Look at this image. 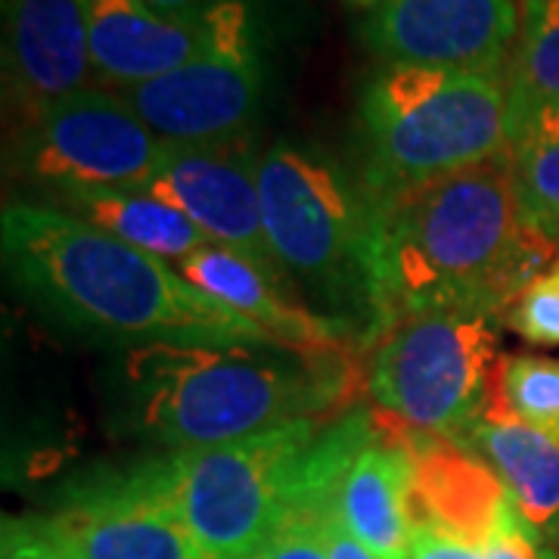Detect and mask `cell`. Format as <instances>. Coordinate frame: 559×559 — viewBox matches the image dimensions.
<instances>
[{
  "mask_svg": "<svg viewBox=\"0 0 559 559\" xmlns=\"http://www.w3.org/2000/svg\"><path fill=\"white\" fill-rule=\"evenodd\" d=\"M355 3H385V0H355Z\"/></svg>",
  "mask_w": 559,
  "mask_h": 559,
  "instance_id": "obj_30",
  "label": "cell"
},
{
  "mask_svg": "<svg viewBox=\"0 0 559 559\" xmlns=\"http://www.w3.org/2000/svg\"><path fill=\"white\" fill-rule=\"evenodd\" d=\"M513 333L532 345H559V264L554 261L538 277L528 280L503 308Z\"/></svg>",
  "mask_w": 559,
  "mask_h": 559,
  "instance_id": "obj_23",
  "label": "cell"
},
{
  "mask_svg": "<svg viewBox=\"0 0 559 559\" xmlns=\"http://www.w3.org/2000/svg\"><path fill=\"white\" fill-rule=\"evenodd\" d=\"M370 197L510 156V75L385 62L358 103Z\"/></svg>",
  "mask_w": 559,
  "mask_h": 559,
  "instance_id": "obj_4",
  "label": "cell"
},
{
  "mask_svg": "<svg viewBox=\"0 0 559 559\" xmlns=\"http://www.w3.org/2000/svg\"><path fill=\"white\" fill-rule=\"evenodd\" d=\"M171 156L121 100L97 87H84L28 121L20 143V162L28 178L57 197L81 190H146Z\"/></svg>",
  "mask_w": 559,
  "mask_h": 559,
  "instance_id": "obj_9",
  "label": "cell"
},
{
  "mask_svg": "<svg viewBox=\"0 0 559 559\" xmlns=\"http://www.w3.org/2000/svg\"><path fill=\"white\" fill-rule=\"evenodd\" d=\"M3 72L28 121L81 94L94 75L84 0H3Z\"/></svg>",
  "mask_w": 559,
  "mask_h": 559,
  "instance_id": "obj_14",
  "label": "cell"
},
{
  "mask_svg": "<svg viewBox=\"0 0 559 559\" xmlns=\"http://www.w3.org/2000/svg\"><path fill=\"white\" fill-rule=\"evenodd\" d=\"M62 212L87 221L156 259H190L209 246L193 221L146 190H81L60 197Z\"/></svg>",
  "mask_w": 559,
  "mask_h": 559,
  "instance_id": "obj_19",
  "label": "cell"
},
{
  "mask_svg": "<svg viewBox=\"0 0 559 559\" xmlns=\"http://www.w3.org/2000/svg\"><path fill=\"white\" fill-rule=\"evenodd\" d=\"M488 557L491 559H559L554 550H547L540 544V535L522 520L520 513H513L503 522L498 538L488 544Z\"/></svg>",
  "mask_w": 559,
  "mask_h": 559,
  "instance_id": "obj_26",
  "label": "cell"
},
{
  "mask_svg": "<svg viewBox=\"0 0 559 559\" xmlns=\"http://www.w3.org/2000/svg\"><path fill=\"white\" fill-rule=\"evenodd\" d=\"M481 419H520L559 444V360L500 355Z\"/></svg>",
  "mask_w": 559,
  "mask_h": 559,
  "instance_id": "obj_21",
  "label": "cell"
},
{
  "mask_svg": "<svg viewBox=\"0 0 559 559\" xmlns=\"http://www.w3.org/2000/svg\"><path fill=\"white\" fill-rule=\"evenodd\" d=\"M520 35L510 60L513 116L559 100V0H516Z\"/></svg>",
  "mask_w": 559,
  "mask_h": 559,
  "instance_id": "obj_22",
  "label": "cell"
},
{
  "mask_svg": "<svg viewBox=\"0 0 559 559\" xmlns=\"http://www.w3.org/2000/svg\"><path fill=\"white\" fill-rule=\"evenodd\" d=\"M373 308L382 318L503 311L559 246L522 209L510 156L370 197Z\"/></svg>",
  "mask_w": 559,
  "mask_h": 559,
  "instance_id": "obj_1",
  "label": "cell"
},
{
  "mask_svg": "<svg viewBox=\"0 0 559 559\" xmlns=\"http://www.w3.org/2000/svg\"><path fill=\"white\" fill-rule=\"evenodd\" d=\"M13 283L69 326L112 340L277 345L156 255L53 205L10 202L0 218Z\"/></svg>",
  "mask_w": 559,
  "mask_h": 559,
  "instance_id": "obj_2",
  "label": "cell"
},
{
  "mask_svg": "<svg viewBox=\"0 0 559 559\" xmlns=\"http://www.w3.org/2000/svg\"><path fill=\"white\" fill-rule=\"evenodd\" d=\"M264 234L286 280L333 308H373L370 209L340 168L293 143L259 156Z\"/></svg>",
  "mask_w": 559,
  "mask_h": 559,
  "instance_id": "obj_5",
  "label": "cell"
},
{
  "mask_svg": "<svg viewBox=\"0 0 559 559\" xmlns=\"http://www.w3.org/2000/svg\"><path fill=\"white\" fill-rule=\"evenodd\" d=\"M202 20L209 44L197 60L119 91L143 124L171 146L242 138L261 106L264 79L246 0H218Z\"/></svg>",
  "mask_w": 559,
  "mask_h": 559,
  "instance_id": "obj_8",
  "label": "cell"
},
{
  "mask_svg": "<svg viewBox=\"0 0 559 559\" xmlns=\"http://www.w3.org/2000/svg\"><path fill=\"white\" fill-rule=\"evenodd\" d=\"M510 162L525 215L559 246V100L513 116Z\"/></svg>",
  "mask_w": 559,
  "mask_h": 559,
  "instance_id": "obj_20",
  "label": "cell"
},
{
  "mask_svg": "<svg viewBox=\"0 0 559 559\" xmlns=\"http://www.w3.org/2000/svg\"><path fill=\"white\" fill-rule=\"evenodd\" d=\"M277 345L146 342L124 358L143 436L178 454L221 448L333 404L345 377Z\"/></svg>",
  "mask_w": 559,
  "mask_h": 559,
  "instance_id": "obj_3",
  "label": "cell"
},
{
  "mask_svg": "<svg viewBox=\"0 0 559 559\" xmlns=\"http://www.w3.org/2000/svg\"><path fill=\"white\" fill-rule=\"evenodd\" d=\"M0 559H72L40 520H7Z\"/></svg>",
  "mask_w": 559,
  "mask_h": 559,
  "instance_id": "obj_25",
  "label": "cell"
},
{
  "mask_svg": "<svg viewBox=\"0 0 559 559\" xmlns=\"http://www.w3.org/2000/svg\"><path fill=\"white\" fill-rule=\"evenodd\" d=\"M94 75L116 91L193 62L209 44L205 20L178 22L143 0H84Z\"/></svg>",
  "mask_w": 559,
  "mask_h": 559,
  "instance_id": "obj_16",
  "label": "cell"
},
{
  "mask_svg": "<svg viewBox=\"0 0 559 559\" xmlns=\"http://www.w3.org/2000/svg\"><path fill=\"white\" fill-rule=\"evenodd\" d=\"M407 559H491V557H488V550L473 547V544L444 538V535H439V532H429V528H414V538H411V557Z\"/></svg>",
  "mask_w": 559,
  "mask_h": 559,
  "instance_id": "obj_27",
  "label": "cell"
},
{
  "mask_svg": "<svg viewBox=\"0 0 559 559\" xmlns=\"http://www.w3.org/2000/svg\"><path fill=\"white\" fill-rule=\"evenodd\" d=\"M399 439L407 454L414 528H429L488 550L503 522L516 513L495 466L454 439L426 432L414 436L404 423Z\"/></svg>",
  "mask_w": 559,
  "mask_h": 559,
  "instance_id": "obj_13",
  "label": "cell"
},
{
  "mask_svg": "<svg viewBox=\"0 0 559 559\" xmlns=\"http://www.w3.org/2000/svg\"><path fill=\"white\" fill-rule=\"evenodd\" d=\"M516 35V0H385L364 28L385 62L495 75H510Z\"/></svg>",
  "mask_w": 559,
  "mask_h": 559,
  "instance_id": "obj_10",
  "label": "cell"
},
{
  "mask_svg": "<svg viewBox=\"0 0 559 559\" xmlns=\"http://www.w3.org/2000/svg\"><path fill=\"white\" fill-rule=\"evenodd\" d=\"M72 559H209L146 466L44 516Z\"/></svg>",
  "mask_w": 559,
  "mask_h": 559,
  "instance_id": "obj_12",
  "label": "cell"
},
{
  "mask_svg": "<svg viewBox=\"0 0 559 559\" xmlns=\"http://www.w3.org/2000/svg\"><path fill=\"white\" fill-rule=\"evenodd\" d=\"M377 417V436L345 466L333 491V520L345 535L367 547L377 559H407L414 520H411V479L407 454L401 448V423Z\"/></svg>",
  "mask_w": 559,
  "mask_h": 559,
  "instance_id": "obj_15",
  "label": "cell"
},
{
  "mask_svg": "<svg viewBox=\"0 0 559 559\" xmlns=\"http://www.w3.org/2000/svg\"><path fill=\"white\" fill-rule=\"evenodd\" d=\"M178 274L209 299L252 320L289 352L318 355L340 348V333L333 320L305 311L299 301L283 299V286L277 280L224 246L209 242L190 259L178 261Z\"/></svg>",
  "mask_w": 559,
  "mask_h": 559,
  "instance_id": "obj_17",
  "label": "cell"
},
{
  "mask_svg": "<svg viewBox=\"0 0 559 559\" xmlns=\"http://www.w3.org/2000/svg\"><path fill=\"white\" fill-rule=\"evenodd\" d=\"M156 200L175 205L200 227L215 246L259 264L283 286L264 234L259 197V156L242 138L205 146H171L159 175L146 187Z\"/></svg>",
  "mask_w": 559,
  "mask_h": 559,
  "instance_id": "obj_11",
  "label": "cell"
},
{
  "mask_svg": "<svg viewBox=\"0 0 559 559\" xmlns=\"http://www.w3.org/2000/svg\"><path fill=\"white\" fill-rule=\"evenodd\" d=\"M469 448L495 466L516 513L538 535L559 532V444L520 419H479Z\"/></svg>",
  "mask_w": 559,
  "mask_h": 559,
  "instance_id": "obj_18",
  "label": "cell"
},
{
  "mask_svg": "<svg viewBox=\"0 0 559 559\" xmlns=\"http://www.w3.org/2000/svg\"><path fill=\"white\" fill-rule=\"evenodd\" d=\"M330 559H377L367 547H360L352 535H345L336 520L330 525Z\"/></svg>",
  "mask_w": 559,
  "mask_h": 559,
  "instance_id": "obj_29",
  "label": "cell"
},
{
  "mask_svg": "<svg viewBox=\"0 0 559 559\" xmlns=\"http://www.w3.org/2000/svg\"><path fill=\"white\" fill-rule=\"evenodd\" d=\"M330 513L286 510L252 559H330Z\"/></svg>",
  "mask_w": 559,
  "mask_h": 559,
  "instance_id": "obj_24",
  "label": "cell"
},
{
  "mask_svg": "<svg viewBox=\"0 0 559 559\" xmlns=\"http://www.w3.org/2000/svg\"><path fill=\"white\" fill-rule=\"evenodd\" d=\"M146 7H153L156 13L178 22H200L202 13L209 7H215L218 0H143Z\"/></svg>",
  "mask_w": 559,
  "mask_h": 559,
  "instance_id": "obj_28",
  "label": "cell"
},
{
  "mask_svg": "<svg viewBox=\"0 0 559 559\" xmlns=\"http://www.w3.org/2000/svg\"><path fill=\"white\" fill-rule=\"evenodd\" d=\"M498 340L485 318L407 314L389 320L370 364V395L426 436H469L481 419Z\"/></svg>",
  "mask_w": 559,
  "mask_h": 559,
  "instance_id": "obj_7",
  "label": "cell"
},
{
  "mask_svg": "<svg viewBox=\"0 0 559 559\" xmlns=\"http://www.w3.org/2000/svg\"><path fill=\"white\" fill-rule=\"evenodd\" d=\"M318 439L314 419L283 423L221 448L153 463L162 495L209 559H252L286 510L296 463Z\"/></svg>",
  "mask_w": 559,
  "mask_h": 559,
  "instance_id": "obj_6",
  "label": "cell"
}]
</instances>
